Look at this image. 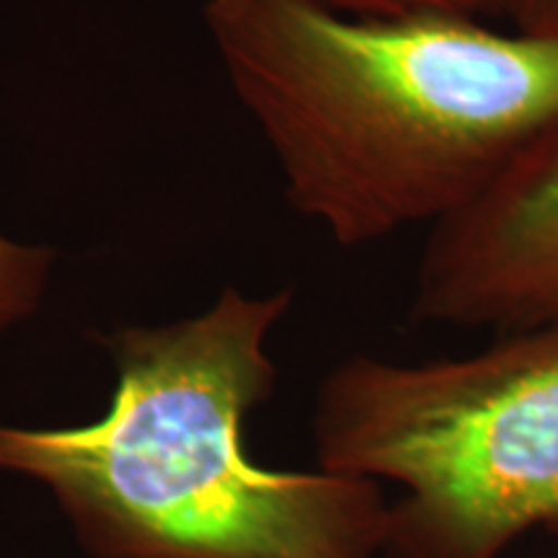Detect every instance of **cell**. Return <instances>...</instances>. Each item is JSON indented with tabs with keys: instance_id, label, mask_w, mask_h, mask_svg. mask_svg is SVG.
I'll return each mask as SVG.
<instances>
[{
	"instance_id": "cell-1",
	"label": "cell",
	"mask_w": 558,
	"mask_h": 558,
	"mask_svg": "<svg viewBox=\"0 0 558 558\" xmlns=\"http://www.w3.org/2000/svg\"><path fill=\"white\" fill-rule=\"evenodd\" d=\"M202 19L284 199L337 246L439 226L558 122V37L308 0H205Z\"/></svg>"
},
{
	"instance_id": "cell-2",
	"label": "cell",
	"mask_w": 558,
	"mask_h": 558,
	"mask_svg": "<svg viewBox=\"0 0 558 558\" xmlns=\"http://www.w3.org/2000/svg\"><path fill=\"white\" fill-rule=\"evenodd\" d=\"M290 305V290L226 288L197 316L117 331L107 414L0 424V471L50 486L96 558H383L380 484L248 456L246 422L277 380L269 333Z\"/></svg>"
},
{
	"instance_id": "cell-3",
	"label": "cell",
	"mask_w": 558,
	"mask_h": 558,
	"mask_svg": "<svg viewBox=\"0 0 558 558\" xmlns=\"http://www.w3.org/2000/svg\"><path fill=\"white\" fill-rule=\"evenodd\" d=\"M318 469L396 486L383 558H505L558 538V326L424 362L354 354L313 414Z\"/></svg>"
},
{
	"instance_id": "cell-4",
	"label": "cell",
	"mask_w": 558,
	"mask_h": 558,
	"mask_svg": "<svg viewBox=\"0 0 558 558\" xmlns=\"http://www.w3.org/2000/svg\"><path fill=\"white\" fill-rule=\"evenodd\" d=\"M411 318L497 337L558 326V122L476 202L429 228Z\"/></svg>"
},
{
	"instance_id": "cell-5",
	"label": "cell",
	"mask_w": 558,
	"mask_h": 558,
	"mask_svg": "<svg viewBox=\"0 0 558 558\" xmlns=\"http://www.w3.org/2000/svg\"><path fill=\"white\" fill-rule=\"evenodd\" d=\"M52 262V248L11 241L0 233V333L39 308Z\"/></svg>"
},
{
	"instance_id": "cell-6",
	"label": "cell",
	"mask_w": 558,
	"mask_h": 558,
	"mask_svg": "<svg viewBox=\"0 0 558 558\" xmlns=\"http://www.w3.org/2000/svg\"><path fill=\"white\" fill-rule=\"evenodd\" d=\"M320 9L354 19H393L414 13H450V16L499 19V0H308Z\"/></svg>"
},
{
	"instance_id": "cell-7",
	"label": "cell",
	"mask_w": 558,
	"mask_h": 558,
	"mask_svg": "<svg viewBox=\"0 0 558 558\" xmlns=\"http://www.w3.org/2000/svg\"><path fill=\"white\" fill-rule=\"evenodd\" d=\"M499 19L509 29L558 37V0H499Z\"/></svg>"
}]
</instances>
